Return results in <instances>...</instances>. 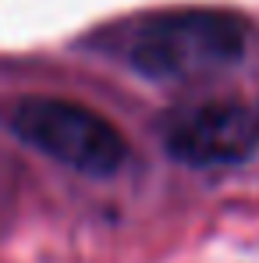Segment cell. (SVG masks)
<instances>
[{
	"label": "cell",
	"mask_w": 259,
	"mask_h": 263,
	"mask_svg": "<svg viewBox=\"0 0 259 263\" xmlns=\"http://www.w3.org/2000/svg\"><path fill=\"white\" fill-rule=\"evenodd\" d=\"M256 118H259V114H256Z\"/></svg>",
	"instance_id": "obj_4"
},
{
	"label": "cell",
	"mask_w": 259,
	"mask_h": 263,
	"mask_svg": "<svg viewBox=\"0 0 259 263\" xmlns=\"http://www.w3.org/2000/svg\"><path fill=\"white\" fill-rule=\"evenodd\" d=\"M249 29L231 11L185 7L146 18L128 36L125 61L153 82H203L242 64Z\"/></svg>",
	"instance_id": "obj_1"
},
{
	"label": "cell",
	"mask_w": 259,
	"mask_h": 263,
	"mask_svg": "<svg viewBox=\"0 0 259 263\" xmlns=\"http://www.w3.org/2000/svg\"><path fill=\"white\" fill-rule=\"evenodd\" d=\"M11 128L22 142L50 160L89 178L117 175L128 160V142L103 114L61 96H25L11 110Z\"/></svg>",
	"instance_id": "obj_2"
},
{
	"label": "cell",
	"mask_w": 259,
	"mask_h": 263,
	"mask_svg": "<svg viewBox=\"0 0 259 263\" xmlns=\"http://www.w3.org/2000/svg\"><path fill=\"white\" fill-rule=\"evenodd\" d=\"M160 139L167 157L185 167H231L256 153L259 118L242 100L213 96L171 110Z\"/></svg>",
	"instance_id": "obj_3"
}]
</instances>
